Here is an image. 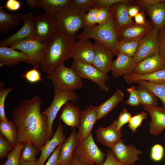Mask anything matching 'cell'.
<instances>
[{
	"label": "cell",
	"instance_id": "22",
	"mask_svg": "<svg viewBox=\"0 0 165 165\" xmlns=\"http://www.w3.org/2000/svg\"><path fill=\"white\" fill-rule=\"evenodd\" d=\"M165 68V60L159 53L137 63L134 73L145 74L154 73Z\"/></svg>",
	"mask_w": 165,
	"mask_h": 165
},
{
	"label": "cell",
	"instance_id": "33",
	"mask_svg": "<svg viewBox=\"0 0 165 165\" xmlns=\"http://www.w3.org/2000/svg\"><path fill=\"white\" fill-rule=\"evenodd\" d=\"M0 130L2 134L14 146L18 143L16 130L12 121L0 120Z\"/></svg>",
	"mask_w": 165,
	"mask_h": 165
},
{
	"label": "cell",
	"instance_id": "38",
	"mask_svg": "<svg viewBox=\"0 0 165 165\" xmlns=\"http://www.w3.org/2000/svg\"><path fill=\"white\" fill-rule=\"evenodd\" d=\"M2 82H0V120L6 121L7 119L5 110V102L7 95L13 90V88L8 87L4 89L2 87Z\"/></svg>",
	"mask_w": 165,
	"mask_h": 165
},
{
	"label": "cell",
	"instance_id": "15",
	"mask_svg": "<svg viewBox=\"0 0 165 165\" xmlns=\"http://www.w3.org/2000/svg\"><path fill=\"white\" fill-rule=\"evenodd\" d=\"M153 28L150 22L147 21L144 24L134 22L116 30L117 39L119 41L140 40Z\"/></svg>",
	"mask_w": 165,
	"mask_h": 165
},
{
	"label": "cell",
	"instance_id": "50",
	"mask_svg": "<svg viewBox=\"0 0 165 165\" xmlns=\"http://www.w3.org/2000/svg\"><path fill=\"white\" fill-rule=\"evenodd\" d=\"M101 165H128L118 160L115 157L111 149L107 151V156Z\"/></svg>",
	"mask_w": 165,
	"mask_h": 165
},
{
	"label": "cell",
	"instance_id": "40",
	"mask_svg": "<svg viewBox=\"0 0 165 165\" xmlns=\"http://www.w3.org/2000/svg\"><path fill=\"white\" fill-rule=\"evenodd\" d=\"M96 0H71L69 4L86 13L95 6Z\"/></svg>",
	"mask_w": 165,
	"mask_h": 165
},
{
	"label": "cell",
	"instance_id": "5",
	"mask_svg": "<svg viewBox=\"0 0 165 165\" xmlns=\"http://www.w3.org/2000/svg\"><path fill=\"white\" fill-rule=\"evenodd\" d=\"M46 78L50 80L54 87L60 90L73 91L82 89L83 83L82 78L72 67H68L63 63L50 73Z\"/></svg>",
	"mask_w": 165,
	"mask_h": 165
},
{
	"label": "cell",
	"instance_id": "21",
	"mask_svg": "<svg viewBox=\"0 0 165 165\" xmlns=\"http://www.w3.org/2000/svg\"><path fill=\"white\" fill-rule=\"evenodd\" d=\"M143 106L151 117V121L149 123V133L155 136L161 134L165 128V109L158 106L143 105Z\"/></svg>",
	"mask_w": 165,
	"mask_h": 165
},
{
	"label": "cell",
	"instance_id": "25",
	"mask_svg": "<svg viewBox=\"0 0 165 165\" xmlns=\"http://www.w3.org/2000/svg\"><path fill=\"white\" fill-rule=\"evenodd\" d=\"M82 112L79 107L68 101L64 105L60 119L67 125L79 128Z\"/></svg>",
	"mask_w": 165,
	"mask_h": 165
},
{
	"label": "cell",
	"instance_id": "34",
	"mask_svg": "<svg viewBox=\"0 0 165 165\" xmlns=\"http://www.w3.org/2000/svg\"><path fill=\"white\" fill-rule=\"evenodd\" d=\"M151 91L161 101L162 108L165 109V82L153 83L145 81H140L137 83Z\"/></svg>",
	"mask_w": 165,
	"mask_h": 165
},
{
	"label": "cell",
	"instance_id": "32",
	"mask_svg": "<svg viewBox=\"0 0 165 165\" xmlns=\"http://www.w3.org/2000/svg\"><path fill=\"white\" fill-rule=\"evenodd\" d=\"M137 91L140 105L158 106V98L150 90L138 84L137 87Z\"/></svg>",
	"mask_w": 165,
	"mask_h": 165
},
{
	"label": "cell",
	"instance_id": "8",
	"mask_svg": "<svg viewBox=\"0 0 165 165\" xmlns=\"http://www.w3.org/2000/svg\"><path fill=\"white\" fill-rule=\"evenodd\" d=\"M35 38L47 45L59 30L54 15L47 13L34 16Z\"/></svg>",
	"mask_w": 165,
	"mask_h": 165
},
{
	"label": "cell",
	"instance_id": "7",
	"mask_svg": "<svg viewBox=\"0 0 165 165\" xmlns=\"http://www.w3.org/2000/svg\"><path fill=\"white\" fill-rule=\"evenodd\" d=\"M74 153L84 165H101L106 156L96 145L92 134L78 141Z\"/></svg>",
	"mask_w": 165,
	"mask_h": 165
},
{
	"label": "cell",
	"instance_id": "51",
	"mask_svg": "<svg viewBox=\"0 0 165 165\" xmlns=\"http://www.w3.org/2000/svg\"><path fill=\"white\" fill-rule=\"evenodd\" d=\"M62 144L59 145L56 148L49 157L48 161L45 165H60L59 162L58 158L61 148Z\"/></svg>",
	"mask_w": 165,
	"mask_h": 165
},
{
	"label": "cell",
	"instance_id": "14",
	"mask_svg": "<svg viewBox=\"0 0 165 165\" xmlns=\"http://www.w3.org/2000/svg\"><path fill=\"white\" fill-rule=\"evenodd\" d=\"M113 155L119 161L128 165H134L141 158L138 155H141L142 152L132 145H126L123 140L120 139L111 148Z\"/></svg>",
	"mask_w": 165,
	"mask_h": 165
},
{
	"label": "cell",
	"instance_id": "23",
	"mask_svg": "<svg viewBox=\"0 0 165 165\" xmlns=\"http://www.w3.org/2000/svg\"><path fill=\"white\" fill-rule=\"evenodd\" d=\"M29 57L22 52L6 46L0 47V67H11L20 63H28Z\"/></svg>",
	"mask_w": 165,
	"mask_h": 165
},
{
	"label": "cell",
	"instance_id": "29",
	"mask_svg": "<svg viewBox=\"0 0 165 165\" xmlns=\"http://www.w3.org/2000/svg\"><path fill=\"white\" fill-rule=\"evenodd\" d=\"M24 14L9 13L0 8V33L4 34L16 28L23 21Z\"/></svg>",
	"mask_w": 165,
	"mask_h": 165
},
{
	"label": "cell",
	"instance_id": "52",
	"mask_svg": "<svg viewBox=\"0 0 165 165\" xmlns=\"http://www.w3.org/2000/svg\"><path fill=\"white\" fill-rule=\"evenodd\" d=\"M162 0H137L133 1L134 5L138 6L140 9H145L161 1Z\"/></svg>",
	"mask_w": 165,
	"mask_h": 165
},
{
	"label": "cell",
	"instance_id": "37",
	"mask_svg": "<svg viewBox=\"0 0 165 165\" xmlns=\"http://www.w3.org/2000/svg\"><path fill=\"white\" fill-rule=\"evenodd\" d=\"M38 152L37 149L31 142L26 143L20 154V163L28 162L36 160V155Z\"/></svg>",
	"mask_w": 165,
	"mask_h": 165
},
{
	"label": "cell",
	"instance_id": "56",
	"mask_svg": "<svg viewBox=\"0 0 165 165\" xmlns=\"http://www.w3.org/2000/svg\"><path fill=\"white\" fill-rule=\"evenodd\" d=\"M27 5L32 8H38V0H26Z\"/></svg>",
	"mask_w": 165,
	"mask_h": 165
},
{
	"label": "cell",
	"instance_id": "10",
	"mask_svg": "<svg viewBox=\"0 0 165 165\" xmlns=\"http://www.w3.org/2000/svg\"><path fill=\"white\" fill-rule=\"evenodd\" d=\"M159 31L153 28L140 39L133 57L136 63L159 53Z\"/></svg>",
	"mask_w": 165,
	"mask_h": 165
},
{
	"label": "cell",
	"instance_id": "16",
	"mask_svg": "<svg viewBox=\"0 0 165 165\" xmlns=\"http://www.w3.org/2000/svg\"><path fill=\"white\" fill-rule=\"evenodd\" d=\"M95 56L93 65L102 73L106 74L110 71L114 54L103 44L95 40Z\"/></svg>",
	"mask_w": 165,
	"mask_h": 165
},
{
	"label": "cell",
	"instance_id": "28",
	"mask_svg": "<svg viewBox=\"0 0 165 165\" xmlns=\"http://www.w3.org/2000/svg\"><path fill=\"white\" fill-rule=\"evenodd\" d=\"M154 28L159 30L165 26V0H162L145 9Z\"/></svg>",
	"mask_w": 165,
	"mask_h": 165
},
{
	"label": "cell",
	"instance_id": "55",
	"mask_svg": "<svg viewBox=\"0 0 165 165\" xmlns=\"http://www.w3.org/2000/svg\"><path fill=\"white\" fill-rule=\"evenodd\" d=\"M134 18V22L137 24H144L147 22L145 20V14L143 11L139 12Z\"/></svg>",
	"mask_w": 165,
	"mask_h": 165
},
{
	"label": "cell",
	"instance_id": "35",
	"mask_svg": "<svg viewBox=\"0 0 165 165\" xmlns=\"http://www.w3.org/2000/svg\"><path fill=\"white\" fill-rule=\"evenodd\" d=\"M140 40L119 41L117 46V50L119 53L129 57H133L137 50Z\"/></svg>",
	"mask_w": 165,
	"mask_h": 165
},
{
	"label": "cell",
	"instance_id": "44",
	"mask_svg": "<svg viewBox=\"0 0 165 165\" xmlns=\"http://www.w3.org/2000/svg\"><path fill=\"white\" fill-rule=\"evenodd\" d=\"M164 154V149L163 146L160 144H156L152 148L150 157L153 161L159 162L163 159Z\"/></svg>",
	"mask_w": 165,
	"mask_h": 165
},
{
	"label": "cell",
	"instance_id": "11",
	"mask_svg": "<svg viewBox=\"0 0 165 165\" xmlns=\"http://www.w3.org/2000/svg\"><path fill=\"white\" fill-rule=\"evenodd\" d=\"M71 67L81 78L88 79L97 84L100 90L108 93L110 89L106 84L110 77L106 74L101 72L92 65L74 61Z\"/></svg>",
	"mask_w": 165,
	"mask_h": 165
},
{
	"label": "cell",
	"instance_id": "53",
	"mask_svg": "<svg viewBox=\"0 0 165 165\" xmlns=\"http://www.w3.org/2000/svg\"><path fill=\"white\" fill-rule=\"evenodd\" d=\"M21 6V2L18 0H8L6 2L5 6L10 10L16 11L19 10Z\"/></svg>",
	"mask_w": 165,
	"mask_h": 165
},
{
	"label": "cell",
	"instance_id": "48",
	"mask_svg": "<svg viewBox=\"0 0 165 165\" xmlns=\"http://www.w3.org/2000/svg\"><path fill=\"white\" fill-rule=\"evenodd\" d=\"M13 145L6 139L4 136L0 135V159L5 157L12 148Z\"/></svg>",
	"mask_w": 165,
	"mask_h": 165
},
{
	"label": "cell",
	"instance_id": "2",
	"mask_svg": "<svg viewBox=\"0 0 165 165\" xmlns=\"http://www.w3.org/2000/svg\"><path fill=\"white\" fill-rule=\"evenodd\" d=\"M75 38L68 36L60 30L48 44L40 67L47 74L71 58Z\"/></svg>",
	"mask_w": 165,
	"mask_h": 165
},
{
	"label": "cell",
	"instance_id": "13",
	"mask_svg": "<svg viewBox=\"0 0 165 165\" xmlns=\"http://www.w3.org/2000/svg\"><path fill=\"white\" fill-rule=\"evenodd\" d=\"M78 40L73 44L71 58L74 61L93 65L95 56L94 44L89 38H82Z\"/></svg>",
	"mask_w": 165,
	"mask_h": 165
},
{
	"label": "cell",
	"instance_id": "3",
	"mask_svg": "<svg viewBox=\"0 0 165 165\" xmlns=\"http://www.w3.org/2000/svg\"><path fill=\"white\" fill-rule=\"evenodd\" d=\"M75 38L76 40L82 38L93 39L109 48L114 55L117 56L119 53L117 49L119 41L112 16L103 24L86 27Z\"/></svg>",
	"mask_w": 165,
	"mask_h": 165
},
{
	"label": "cell",
	"instance_id": "49",
	"mask_svg": "<svg viewBox=\"0 0 165 165\" xmlns=\"http://www.w3.org/2000/svg\"><path fill=\"white\" fill-rule=\"evenodd\" d=\"M158 39L159 53L165 60V26L159 30Z\"/></svg>",
	"mask_w": 165,
	"mask_h": 165
},
{
	"label": "cell",
	"instance_id": "9",
	"mask_svg": "<svg viewBox=\"0 0 165 165\" xmlns=\"http://www.w3.org/2000/svg\"><path fill=\"white\" fill-rule=\"evenodd\" d=\"M47 45L43 44L35 38L25 39L8 46L19 50L29 57L28 63L34 68H38Z\"/></svg>",
	"mask_w": 165,
	"mask_h": 165
},
{
	"label": "cell",
	"instance_id": "19",
	"mask_svg": "<svg viewBox=\"0 0 165 165\" xmlns=\"http://www.w3.org/2000/svg\"><path fill=\"white\" fill-rule=\"evenodd\" d=\"M122 129H118L116 120H114L108 127H98L96 131L97 140L105 146L111 148L121 139Z\"/></svg>",
	"mask_w": 165,
	"mask_h": 165
},
{
	"label": "cell",
	"instance_id": "12",
	"mask_svg": "<svg viewBox=\"0 0 165 165\" xmlns=\"http://www.w3.org/2000/svg\"><path fill=\"white\" fill-rule=\"evenodd\" d=\"M34 16V14L31 13L24 14L23 19V24L22 27L13 35L1 41L0 46L8 47L25 39L35 38Z\"/></svg>",
	"mask_w": 165,
	"mask_h": 165
},
{
	"label": "cell",
	"instance_id": "58",
	"mask_svg": "<svg viewBox=\"0 0 165 165\" xmlns=\"http://www.w3.org/2000/svg\"><path fill=\"white\" fill-rule=\"evenodd\" d=\"M19 165H38L37 160H36L25 163H20Z\"/></svg>",
	"mask_w": 165,
	"mask_h": 165
},
{
	"label": "cell",
	"instance_id": "18",
	"mask_svg": "<svg viewBox=\"0 0 165 165\" xmlns=\"http://www.w3.org/2000/svg\"><path fill=\"white\" fill-rule=\"evenodd\" d=\"M96 106H90L82 111L79 130L77 134L78 141L83 140L91 134L93 127L98 120Z\"/></svg>",
	"mask_w": 165,
	"mask_h": 165
},
{
	"label": "cell",
	"instance_id": "54",
	"mask_svg": "<svg viewBox=\"0 0 165 165\" xmlns=\"http://www.w3.org/2000/svg\"><path fill=\"white\" fill-rule=\"evenodd\" d=\"M140 8L135 5H129L127 8V11L129 16L132 18L134 17L140 12Z\"/></svg>",
	"mask_w": 165,
	"mask_h": 165
},
{
	"label": "cell",
	"instance_id": "47",
	"mask_svg": "<svg viewBox=\"0 0 165 165\" xmlns=\"http://www.w3.org/2000/svg\"><path fill=\"white\" fill-rule=\"evenodd\" d=\"M132 2L133 0H96L94 7L109 8L118 3L124 2L130 4Z\"/></svg>",
	"mask_w": 165,
	"mask_h": 165
},
{
	"label": "cell",
	"instance_id": "43",
	"mask_svg": "<svg viewBox=\"0 0 165 165\" xmlns=\"http://www.w3.org/2000/svg\"><path fill=\"white\" fill-rule=\"evenodd\" d=\"M112 16L111 7L99 8L97 20V24H101L104 23Z\"/></svg>",
	"mask_w": 165,
	"mask_h": 165
},
{
	"label": "cell",
	"instance_id": "26",
	"mask_svg": "<svg viewBox=\"0 0 165 165\" xmlns=\"http://www.w3.org/2000/svg\"><path fill=\"white\" fill-rule=\"evenodd\" d=\"M130 4L126 2H121L111 7L116 30L134 22L127 12V6Z\"/></svg>",
	"mask_w": 165,
	"mask_h": 165
},
{
	"label": "cell",
	"instance_id": "41",
	"mask_svg": "<svg viewBox=\"0 0 165 165\" xmlns=\"http://www.w3.org/2000/svg\"><path fill=\"white\" fill-rule=\"evenodd\" d=\"M127 91L129 93L128 99L125 101V103L129 105L137 107L140 105L139 101L137 87L133 86L127 89Z\"/></svg>",
	"mask_w": 165,
	"mask_h": 165
},
{
	"label": "cell",
	"instance_id": "4",
	"mask_svg": "<svg viewBox=\"0 0 165 165\" xmlns=\"http://www.w3.org/2000/svg\"><path fill=\"white\" fill-rule=\"evenodd\" d=\"M86 13L69 4L54 16L59 30L66 35L75 38L77 32L86 27L84 20Z\"/></svg>",
	"mask_w": 165,
	"mask_h": 165
},
{
	"label": "cell",
	"instance_id": "39",
	"mask_svg": "<svg viewBox=\"0 0 165 165\" xmlns=\"http://www.w3.org/2000/svg\"><path fill=\"white\" fill-rule=\"evenodd\" d=\"M147 117V114L144 112L132 116L128 123V127L133 133H136L137 128L141 126L143 120Z\"/></svg>",
	"mask_w": 165,
	"mask_h": 165
},
{
	"label": "cell",
	"instance_id": "45",
	"mask_svg": "<svg viewBox=\"0 0 165 165\" xmlns=\"http://www.w3.org/2000/svg\"><path fill=\"white\" fill-rule=\"evenodd\" d=\"M22 76L24 77L28 82L31 83H35L42 80L40 72L35 68L28 71Z\"/></svg>",
	"mask_w": 165,
	"mask_h": 165
},
{
	"label": "cell",
	"instance_id": "17",
	"mask_svg": "<svg viewBox=\"0 0 165 165\" xmlns=\"http://www.w3.org/2000/svg\"><path fill=\"white\" fill-rule=\"evenodd\" d=\"M136 65L133 57L119 53L117 58L112 61L110 71L112 76L117 78L133 73Z\"/></svg>",
	"mask_w": 165,
	"mask_h": 165
},
{
	"label": "cell",
	"instance_id": "27",
	"mask_svg": "<svg viewBox=\"0 0 165 165\" xmlns=\"http://www.w3.org/2000/svg\"><path fill=\"white\" fill-rule=\"evenodd\" d=\"M124 96L122 90L119 89H117L108 100L96 106L97 120L105 117L111 112L123 101Z\"/></svg>",
	"mask_w": 165,
	"mask_h": 165
},
{
	"label": "cell",
	"instance_id": "6",
	"mask_svg": "<svg viewBox=\"0 0 165 165\" xmlns=\"http://www.w3.org/2000/svg\"><path fill=\"white\" fill-rule=\"evenodd\" d=\"M54 96L50 105L42 114L47 118V140L53 137V125L54 120L61 108L69 101L75 103L79 96L74 91L60 90L54 87Z\"/></svg>",
	"mask_w": 165,
	"mask_h": 165
},
{
	"label": "cell",
	"instance_id": "30",
	"mask_svg": "<svg viewBox=\"0 0 165 165\" xmlns=\"http://www.w3.org/2000/svg\"><path fill=\"white\" fill-rule=\"evenodd\" d=\"M126 83H137L140 81H145L153 83H161L165 82V68L148 74H140L134 73L123 76Z\"/></svg>",
	"mask_w": 165,
	"mask_h": 165
},
{
	"label": "cell",
	"instance_id": "46",
	"mask_svg": "<svg viewBox=\"0 0 165 165\" xmlns=\"http://www.w3.org/2000/svg\"><path fill=\"white\" fill-rule=\"evenodd\" d=\"M132 116V114L124 108L119 113L118 119L116 120L117 128L118 129H122L123 126L129 123Z\"/></svg>",
	"mask_w": 165,
	"mask_h": 165
},
{
	"label": "cell",
	"instance_id": "57",
	"mask_svg": "<svg viewBox=\"0 0 165 165\" xmlns=\"http://www.w3.org/2000/svg\"><path fill=\"white\" fill-rule=\"evenodd\" d=\"M70 165H84L79 159L78 156L74 153L72 162Z\"/></svg>",
	"mask_w": 165,
	"mask_h": 165
},
{
	"label": "cell",
	"instance_id": "42",
	"mask_svg": "<svg viewBox=\"0 0 165 165\" xmlns=\"http://www.w3.org/2000/svg\"><path fill=\"white\" fill-rule=\"evenodd\" d=\"M99 8L93 7L86 13L84 16L86 27L90 26L97 24V20Z\"/></svg>",
	"mask_w": 165,
	"mask_h": 165
},
{
	"label": "cell",
	"instance_id": "20",
	"mask_svg": "<svg viewBox=\"0 0 165 165\" xmlns=\"http://www.w3.org/2000/svg\"><path fill=\"white\" fill-rule=\"evenodd\" d=\"M64 133V127L59 122L56 130L52 138L47 140L42 148L40 157L37 160L38 165H44L47 158L58 145L66 140Z\"/></svg>",
	"mask_w": 165,
	"mask_h": 165
},
{
	"label": "cell",
	"instance_id": "36",
	"mask_svg": "<svg viewBox=\"0 0 165 165\" xmlns=\"http://www.w3.org/2000/svg\"><path fill=\"white\" fill-rule=\"evenodd\" d=\"M25 145V143H18L7 155L6 161L0 165H19L20 154Z\"/></svg>",
	"mask_w": 165,
	"mask_h": 165
},
{
	"label": "cell",
	"instance_id": "1",
	"mask_svg": "<svg viewBox=\"0 0 165 165\" xmlns=\"http://www.w3.org/2000/svg\"><path fill=\"white\" fill-rule=\"evenodd\" d=\"M42 101L35 96L22 101L13 111L18 143L31 142L41 151L47 140V118L41 112Z\"/></svg>",
	"mask_w": 165,
	"mask_h": 165
},
{
	"label": "cell",
	"instance_id": "31",
	"mask_svg": "<svg viewBox=\"0 0 165 165\" xmlns=\"http://www.w3.org/2000/svg\"><path fill=\"white\" fill-rule=\"evenodd\" d=\"M71 0H38V8L43 9L45 13L55 15Z\"/></svg>",
	"mask_w": 165,
	"mask_h": 165
},
{
	"label": "cell",
	"instance_id": "24",
	"mask_svg": "<svg viewBox=\"0 0 165 165\" xmlns=\"http://www.w3.org/2000/svg\"><path fill=\"white\" fill-rule=\"evenodd\" d=\"M77 133L74 129L68 137L62 144L58 158L60 165H70L78 141Z\"/></svg>",
	"mask_w": 165,
	"mask_h": 165
}]
</instances>
